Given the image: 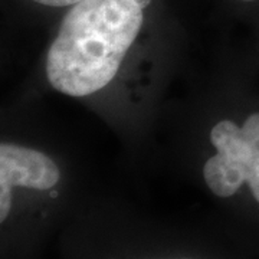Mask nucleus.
Masks as SVG:
<instances>
[{
    "instance_id": "7",
    "label": "nucleus",
    "mask_w": 259,
    "mask_h": 259,
    "mask_svg": "<svg viewBox=\"0 0 259 259\" xmlns=\"http://www.w3.org/2000/svg\"><path fill=\"white\" fill-rule=\"evenodd\" d=\"M150 2H151V0H139V3L141 5V8H143V9H146V8H147L148 5H150Z\"/></svg>"
},
{
    "instance_id": "4",
    "label": "nucleus",
    "mask_w": 259,
    "mask_h": 259,
    "mask_svg": "<svg viewBox=\"0 0 259 259\" xmlns=\"http://www.w3.org/2000/svg\"><path fill=\"white\" fill-rule=\"evenodd\" d=\"M243 137L255 154H259V112L249 115L242 125Z\"/></svg>"
},
{
    "instance_id": "1",
    "label": "nucleus",
    "mask_w": 259,
    "mask_h": 259,
    "mask_svg": "<svg viewBox=\"0 0 259 259\" xmlns=\"http://www.w3.org/2000/svg\"><path fill=\"white\" fill-rule=\"evenodd\" d=\"M139 0H79L49 48L47 75L59 93L85 97L111 82L143 26Z\"/></svg>"
},
{
    "instance_id": "3",
    "label": "nucleus",
    "mask_w": 259,
    "mask_h": 259,
    "mask_svg": "<svg viewBox=\"0 0 259 259\" xmlns=\"http://www.w3.org/2000/svg\"><path fill=\"white\" fill-rule=\"evenodd\" d=\"M203 177L207 187L216 196L231 197L246 182L248 166L222 153H216L206 161Z\"/></svg>"
},
{
    "instance_id": "6",
    "label": "nucleus",
    "mask_w": 259,
    "mask_h": 259,
    "mask_svg": "<svg viewBox=\"0 0 259 259\" xmlns=\"http://www.w3.org/2000/svg\"><path fill=\"white\" fill-rule=\"evenodd\" d=\"M33 2L45 5V6H52V8H64V6H72L79 0H33Z\"/></svg>"
},
{
    "instance_id": "8",
    "label": "nucleus",
    "mask_w": 259,
    "mask_h": 259,
    "mask_svg": "<svg viewBox=\"0 0 259 259\" xmlns=\"http://www.w3.org/2000/svg\"><path fill=\"white\" fill-rule=\"evenodd\" d=\"M243 2H253V0H243Z\"/></svg>"
},
{
    "instance_id": "2",
    "label": "nucleus",
    "mask_w": 259,
    "mask_h": 259,
    "mask_svg": "<svg viewBox=\"0 0 259 259\" xmlns=\"http://www.w3.org/2000/svg\"><path fill=\"white\" fill-rule=\"evenodd\" d=\"M59 167L45 153L12 143L0 146V221L5 222L12 207V187L22 186L49 190L59 182Z\"/></svg>"
},
{
    "instance_id": "5",
    "label": "nucleus",
    "mask_w": 259,
    "mask_h": 259,
    "mask_svg": "<svg viewBox=\"0 0 259 259\" xmlns=\"http://www.w3.org/2000/svg\"><path fill=\"white\" fill-rule=\"evenodd\" d=\"M246 183L249 185L250 192L253 194L255 200L259 203V156L253 158V161L250 164Z\"/></svg>"
}]
</instances>
